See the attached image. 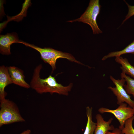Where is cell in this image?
<instances>
[{"instance_id":"cell-1","label":"cell","mask_w":134,"mask_h":134,"mask_svg":"<svg viewBox=\"0 0 134 134\" xmlns=\"http://www.w3.org/2000/svg\"><path fill=\"white\" fill-rule=\"evenodd\" d=\"M42 67L41 65L37 66L34 69L30 87L40 94L47 93L52 94L56 93L67 96L71 89L73 84L71 83L68 86H64L56 81L55 77L50 75L44 79L40 77V73Z\"/></svg>"},{"instance_id":"cell-2","label":"cell","mask_w":134,"mask_h":134,"mask_svg":"<svg viewBox=\"0 0 134 134\" xmlns=\"http://www.w3.org/2000/svg\"><path fill=\"white\" fill-rule=\"evenodd\" d=\"M23 44L27 47H31L38 51L40 53L41 58L45 63L49 64L51 67L52 70L56 68V64L57 60L60 58H64L69 61L83 64L76 60L72 55L68 53L63 52L50 48H42L23 41L19 40L16 43Z\"/></svg>"},{"instance_id":"cell-3","label":"cell","mask_w":134,"mask_h":134,"mask_svg":"<svg viewBox=\"0 0 134 134\" xmlns=\"http://www.w3.org/2000/svg\"><path fill=\"white\" fill-rule=\"evenodd\" d=\"M0 127L5 125L25 121L14 102L5 98L0 100Z\"/></svg>"},{"instance_id":"cell-4","label":"cell","mask_w":134,"mask_h":134,"mask_svg":"<svg viewBox=\"0 0 134 134\" xmlns=\"http://www.w3.org/2000/svg\"><path fill=\"white\" fill-rule=\"evenodd\" d=\"M101 6L99 0H91L89 5L84 13L79 18L67 22H82L89 25L94 34L101 33L102 31L99 28L97 22V18L100 13Z\"/></svg>"},{"instance_id":"cell-5","label":"cell","mask_w":134,"mask_h":134,"mask_svg":"<svg viewBox=\"0 0 134 134\" xmlns=\"http://www.w3.org/2000/svg\"><path fill=\"white\" fill-rule=\"evenodd\" d=\"M98 111L101 113H108L113 114L119 122L120 126L119 128L121 130L124 127L126 121L134 116L133 108L128 106L127 104L124 103L121 104L118 108L115 110L102 107L99 109Z\"/></svg>"},{"instance_id":"cell-6","label":"cell","mask_w":134,"mask_h":134,"mask_svg":"<svg viewBox=\"0 0 134 134\" xmlns=\"http://www.w3.org/2000/svg\"><path fill=\"white\" fill-rule=\"evenodd\" d=\"M110 79L115 86V87L109 86L108 88L110 89L116 96L117 100V103L119 105L125 102L131 107H134V101L132 100L131 96L128 94L124 88L126 82L125 79L121 78L120 79H116L111 76Z\"/></svg>"},{"instance_id":"cell-7","label":"cell","mask_w":134,"mask_h":134,"mask_svg":"<svg viewBox=\"0 0 134 134\" xmlns=\"http://www.w3.org/2000/svg\"><path fill=\"white\" fill-rule=\"evenodd\" d=\"M15 33H7L5 35H0V53L2 55H8L11 54L10 46L12 44L19 40Z\"/></svg>"},{"instance_id":"cell-8","label":"cell","mask_w":134,"mask_h":134,"mask_svg":"<svg viewBox=\"0 0 134 134\" xmlns=\"http://www.w3.org/2000/svg\"><path fill=\"white\" fill-rule=\"evenodd\" d=\"M8 68L9 74L13 83L26 88L31 87L30 85L25 80V77L22 70L14 66H10Z\"/></svg>"},{"instance_id":"cell-9","label":"cell","mask_w":134,"mask_h":134,"mask_svg":"<svg viewBox=\"0 0 134 134\" xmlns=\"http://www.w3.org/2000/svg\"><path fill=\"white\" fill-rule=\"evenodd\" d=\"M13 83L8 72V68L4 65L0 67V100L5 99L7 93L4 89L8 85Z\"/></svg>"},{"instance_id":"cell-10","label":"cell","mask_w":134,"mask_h":134,"mask_svg":"<svg viewBox=\"0 0 134 134\" xmlns=\"http://www.w3.org/2000/svg\"><path fill=\"white\" fill-rule=\"evenodd\" d=\"M97 121L96 126L94 134H106L109 131H112L114 129L112 125H110L113 119H110L108 121H105L102 116L97 114L96 116Z\"/></svg>"},{"instance_id":"cell-11","label":"cell","mask_w":134,"mask_h":134,"mask_svg":"<svg viewBox=\"0 0 134 134\" xmlns=\"http://www.w3.org/2000/svg\"><path fill=\"white\" fill-rule=\"evenodd\" d=\"M115 61L117 63L121 65L120 68L122 72L134 78V67L130 63L127 58H123L121 56H118L115 57Z\"/></svg>"},{"instance_id":"cell-12","label":"cell","mask_w":134,"mask_h":134,"mask_svg":"<svg viewBox=\"0 0 134 134\" xmlns=\"http://www.w3.org/2000/svg\"><path fill=\"white\" fill-rule=\"evenodd\" d=\"M87 120L85 130L83 134H94L96 126V123L92 120V108L86 107Z\"/></svg>"},{"instance_id":"cell-13","label":"cell","mask_w":134,"mask_h":134,"mask_svg":"<svg viewBox=\"0 0 134 134\" xmlns=\"http://www.w3.org/2000/svg\"><path fill=\"white\" fill-rule=\"evenodd\" d=\"M130 53L134 55V40L123 50L118 51L112 52L104 56L102 60L104 61L110 58L116 57L126 54Z\"/></svg>"},{"instance_id":"cell-14","label":"cell","mask_w":134,"mask_h":134,"mask_svg":"<svg viewBox=\"0 0 134 134\" xmlns=\"http://www.w3.org/2000/svg\"><path fill=\"white\" fill-rule=\"evenodd\" d=\"M120 75L121 78H124L127 84L124 85V88L127 94L129 95H132L134 96V79L123 72H122Z\"/></svg>"},{"instance_id":"cell-15","label":"cell","mask_w":134,"mask_h":134,"mask_svg":"<svg viewBox=\"0 0 134 134\" xmlns=\"http://www.w3.org/2000/svg\"><path fill=\"white\" fill-rule=\"evenodd\" d=\"M134 119V116L126 121L124 127L121 130L122 134H134V129L133 126Z\"/></svg>"},{"instance_id":"cell-16","label":"cell","mask_w":134,"mask_h":134,"mask_svg":"<svg viewBox=\"0 0 134 134\" xmlns=\"http://www.w3.org/2000/svg\"><path fill=\"white\" fill-rule=\"evenodd\" d=\"M127 5L128 8V11L127 14L125 18L123 21L122 24L126 20L134 15V5H131L129 4L125 0H124Z\"/></svg>"},{"instance_id":"cell-17","label":"cell","mask_w":134,"mask_h":134,"mask_svg":"<svg viewBox=\"0 0 134 134\" xmlns=\"http://www.w3.org/2000/svg\"><path fill=\"white\" fill-rule=\"evenodd\" d=\"M106 134H122L121 130L119 128H114L112 132H107Z\"/></svg>"},{"instance_id":"cell-18","label":"cell","mask_w":134,"mask_h":134,"mask_svg":"<svg viewBox=\"0 0 134 134\" xmlns=\"http://www.w3.org/2000/svg\"><path fill=\"white\" fill-rule=\"evenodd\" d=\"M31 133V131L29 129L24 131L23 132L20 134H30Z\"/></svg>"},{"instance_id":"cell-19","label":"cell","mask_w":134,"mask_h":134,"mask_svg":"<svg viewBox=\"0 0 134 134\" xmlns=\"http://www.w3.org/2000/svg\"><path fill=\"white\" fill-rule=\"evenodd\" d=\"M133 97H134V96H133ZM133 110H134V107H133Z\"/></svg>"}]
</instances>
